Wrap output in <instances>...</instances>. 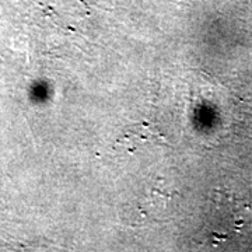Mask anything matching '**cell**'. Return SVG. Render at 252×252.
I'll return each instance as SVG.
<instances>
[{"label": "cell", "instance_id": "obj_1", "mask_svg": "<svg viewBox=\"0 0 252 252\" xmlns=\"http://www.w3.org/2000/svg\"><path fill=\"white\" fill-rule=\"evenodd\" d=\"M165 146L167 139L158 129V126L149 124V122H142V124H135L129 126L124 130V133L119 136L115 142V149H119L122 152H129L135 153L140 149H144L146 146Z\"/></svg>", "mask_w": 252, "mask_h": 252}]
</instances>
